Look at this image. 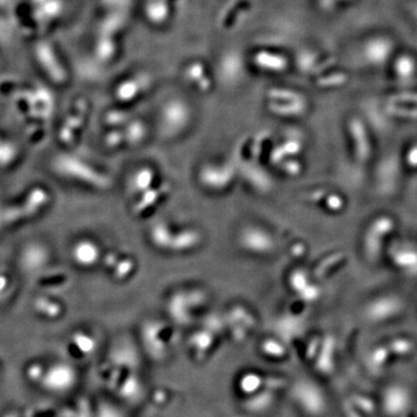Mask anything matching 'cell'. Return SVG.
<instances>
[{
    "mask_svg": "<svg viewBox=\"0 0 417 417\" xmlns=\"http://www.w3.org/2000/svg\"><path fill=\"white\" fill-rule=\"evenodd\" d=\"M391 100L393 102H400V103H407V101L409 103H414V102H417V94H409V96L402 94V96H393Z\"/></svg>",
    "mask_w": 417,
    "mask_h": 417,
    "instance_id": "cell-29",
    "label": "cell"
},
{
    "mask_svg": "<svg viewBox=\"0 0 417 417\" xmlns=\"http://www.w3.org/2000/svg\"><path fill=\"white\" fill-rule=\"evenodd\" d=\"M348 130L354 141L356 158L359 162H366L371 155V145L365 125L361 120L352 119L349 121Z\"/></svg>",
    "mask_w": 417,
    "mask_h": 417,
    "instance_id": "cell-7",
    "label": "cell"
},
{
    "mask_svg": "<svg viewBox=\"0 0 417 417\" xmlns=\"http://www.w3.org/2000/svg\"><path fill=\"white\" fill-rule=\"evenodd\" d=\"M115 276L119 278H124L128 276L129 274L132 273V270L135 269V263L131 259H123L119 261L116 264Z\"/></svg>",
    "mask_w": 417,
    "mask_h": 417,
    "instance_id": "cell-26",
    "label": "cell"
},
{
    "mask_svg": "<svg viewBox=\"0 0 417 417\" xmlns=\"http://www.w3.org/2000/svg\"><path fill=\"white\" fill-rule=\"evenodd\" d=\"M406 162L411 168H417V144L411 146L406 155Z\"/></svg>",
    "mask_w": 417,
    "mask_h": 417,
    "instance_id": "cell-28",
    "label": "cell"
},
{
    "mask_svg": "<svg viewBox=\"0 0 417 417\" xmlns=\"http://www.w3.org/2000/svg\"><path fill=\"white\" fill-rule=\"evenodd\" d=\"M141 92V85L135 80H127L120 84L116 89V96L122 101H129L136 98V96Z\"/></svg>",
    "mask_w": 417,
    "mask_h": 417,
    "instance_id": "cell-18",
    "label": "cell"
},
{
    "mask_svg": "<svg viewBox=\"0 0 417 417\" xmlns=\"http://www.w3.org/2000/svg\"><path fill=\"white\" fill-rule=\"evenodd\" d=\"M401 309V304L395 298H381L368 306V314L375 320H384L394 316Z\"/></svg>",
    "mask_w": 417,
    "mask_h": 417,
    "instance_id": "cell-11",
    "label": "cell"
},
{
    "mask_svg": "<svg viewBox=\"0 0 417 417\" xmlns=\"http://www.w3.org/2000/svg\"><path fill=\"white\" fill-rule=\"evenodd\" d=\"M0 375H1V368H0Z\"/></svg>",
    "mask_w": 417,
    "mask_h": 417,
    "instance_id": "cell-32",
    "label": "cell"
},
{
    "mask_svg": "<svg viewBox=\"0 0 417 417\" xmlns=\"http://www.w3.org/2000/svg\"><path fill=\"white\" fill-rule=\"evenodd\" d=\"M191 117V113L187 105L180 100H174L166 103L162 109V128L167 135H175L182 131V129L188 124Z\"/></svg>",
    "mask_w": 417,
    "mask_h": 417,
    "instance_id": "cell-4",
    "label": "cell"
},
{
    "mask_svg": "<svg viewBox=\"0 0 417 417\" xmlns=\"http://www.w3.org/2000/svg\"><path fill=\"white\" fill-rule=\"evenodd\" d=\"M200 180L202 184L212 189H224L233 180V166H205L200 171Z\"/></svg>",
    "mask_w": 417,
    "mask_h": 417,
    "instance_id": "cell-6",
    "label": "cell"
},
{
    "mask_svg": "<svg viewBox=\"0 0 417 417\" xmlns=\"http://www.w3.org/2000/svg\"><path fill=\"white\" fill-rule=\"evenodd\" d=\"M391 46L386 40H375L372 42H368L366 46V57L370 62L373 64H379V63L385 62L387 60L388 55L391 53Z\"/></svg>",
    "mask_w": 417,
    "mask_h": 417,
    "instance_id": "cell-13",
    "label": "cell"
},
{
    "mask_svg": "<svg viewBox=\"0 0 417 417\" xmlns=\"http://www.w3.org/2000/svg\"><path fill=\"white\" fill-rule=\"evenodd\" d=\"M167 189L168 187H166V186L155 188V189L150 188L148 191L143 193L141 200H139V203L136 204L134 211H135L137 214H143L146 209L151 207L152 205H155V202H159L161 196L167 191Z\"/></svg>",
    "mask_w": 417,
    "mask_h": 417,
    "instance_id": "cell-15",
    "label": "cell"
},
{
    "mask_svg": "<svg viewBox=\"0 0 417 417\" xmlns=\"http://www.w3.org/2000/svg\"><path fill=\"white\" fill-rule=\"evenodd\" d=\"M388 114L400 119L417 120V108H407L400 105H390L387 107Z\"/></svg>",
    "mask_w": 417,
    "mask_h": 417,
    "instance_id": "cell-23",
    "label": "cell"
},
{
    "mask_svg": "<svg viewBox=\"0 0 417 417\" xmlns=\"http://www.w3.org/2000/svg\"><path fill=\"white\" fill-rule=\"evenodd\" d=\"M130 131H127L125 134V139L130 143V144H139V141H143L146 134L145 127L141 122H132L130 127H129Z\"/></svg>",
    "mask_w": 417,
    "mask_h": 417,
    "instance_id": "cell-22",
    "label": "cell"
},
{
    "mask_svg": "<svg viewBox=\"0 0 417 417\" xmlns=\"http://www.w3.org/2000/svg\"><path fill=\"white\" fill-rule=\"evenodd\" d=\"M239 241L243 250L257 255L273 253L276 247L273 236L268 231L257 226H248L243 230Z\"/></svg>",
    "mask_w": 417,
    "mask_h": 417,
    "instance_id": "cell-3",
    "label": "cell"
},
{
    "mask_svg": "<svg viewBox=\"0 0 417 417\" xmlns=\"http://www.w3.org/2000/svg\"><path fill=\"white\" fill-rule=\"evenodd\" d=\"M71 345L76 347L82 355L91 354L94 350V340L89 338L86 333H73L71 336Z\"/></svg>",
    "mask_w": 417,
    "mask_h": 417,
    "instance_id": "cell-20",
    "label": "cell"
},
{
    "mask_svg": "<svg viewBox=\"0 0 417 417\" xmlns=\"http://www.w3.org/2000/svg\"><path fill=\"white\" fill-rule=\"evenodd\" d=\"M326 207L331 211H340L345 207V200L338 194H327Z\"/></svg>",
    "mask_w": 417,
    "mask_h": 417,
    "instance_id": "cell-27",
    "label": "cell"
},
{
    "mask_svg": "<svg viewBox=\"0 0 417 417\" xmlns=\"http://www.w3.org/2000/svg\"><path fill=\"white\" fill-rule=\"evenodd\" d=\"M202 241V236L196 230H184L178 233H174L172 241L171 252L175 253H184L188 250H194Z\"/></svg>",
    "mask_w": 417,
    "mask_h": 417,
    "instance_id": "cell-10",
    "label": "cell"
},
{
    "mask_svg": "<svg viewBox=\"0 0 417 417\" xmlns=\"http://www.w3.org/2000/svg\"><path fill=\"white\" fill-rule=\"evenodd\" d=\"M279 56V55H278ZM273 53H261L257 55V64L264 69L273 71H282L286 68V60Z\"/></svg>",
    "mask_w": 417,
    "mask_h": 417,
    "instance_id": "cell-19",
    "label": "cell"
},
{
    "mask_svg": "<svg viewBox=\"0 0 417 417\" xmlns=\"http://www.w3.org/2000/svg\"><path fill=\"white\" fill-rule=\"evenodd\" d=\"M392 262L409 276H417V248L407 243H395L390 250Z\"/></svg>",
    "mask_w": 417,
    "mask_h": 417,
    "instance_id": "cell-5",
    "label": "cell"
},
{
    "mask_svg": "<svg viewBox=\"0 0 417 417\" xmlns=\"http://www.w3.org/2000/svg\"><path fill=\"white\" fill-rule=\"evenodd\" d=\"M395 71H397V76L400 77V78H404V79L411 78V76H414V60H411L409 57H402L400 60H397Z\"/></svg>",
    "mask_w": 417,
    "mask_h": 417,
    "instance_id": "cell-21",
    "label": "cell"
},
{
    "mask_svg": "<svg viewBox=\"0 0 417 417\" xmlns=\"http://www.w3.org/2000/svg\"><path fill=\"white\" fill-rule=\"evenodd\" d=\"M122 136L123 135H122L121 132H112V134L107 137V141H108L110 146L114 148V146H117V145L121 144L122 141H123V139H121Z\"/></svg>",
    "mask_w": 417,
    "mask_h": 417,
    "instance_id": "cell-30",
    "label": "cell"
},
{
    "mask_svg": "<svg viewBox=\"0 0 417 417\" xmlns=\"http://www.w3.org/2000/svg\"><path fill=\"white\" fill-rule=\"evenodd\" d=\"M35 56L40 63L42 69L48 73V76L56 82H63L66 79V72H64L62 64L50 65V62H57L58 58L53 55V50L49 44H40L35 50Z\"/></svg>",
    "mask_w": 417,
    "mask_h": 417,
    "instance_id": "cell-9",
    "label": "cell"
},
{
    "mask_svg": "<svg viewBox=\"0 0 417 417\" xmlns=\"http://www.w3.org/2000/svg\"><path fill=\"white\" fill-rule=\"evenodd\" d=\"M72 259L82 268L96 266L101 259V250L92 240H80L72 247Z\"/></svg>",
    "mask_w": 417,
    "mask_h": 417,
    "instance_id": "cell-8",
    "label": "cell"
},
{
    "mask_svg": "<svg viewBox=\"0 0 417 417\" xmlns=\"http://www.w3.org/2000/svg\"><path fill=\"white\" fill-rule=\"evenodd\" d=\"M7 286H8V278L6 276H4V275H0V296L5 293Z\"/></svg>",
    "mask_w": 417,
    "mask_h": 417,
    "instance_id": "cell-31",
    "label": "cell"
},
{
    "mask_svg": "<svg viewBox=\"0 0 417 417\" xmlns=\"http://www.w3.org/2000/svg\"><path fill=\"white\" fill-rule=\"evenodd\" d=\"M44 370H46V368H43V365L40 364V363H33V364L28 365V368L26 370V376L28 378V380L32 381V383H39L40 384Z\"/></svg>",
    "mask_w": 417,
    "mask_h": 417,
    "instance_id": "cell-25",
    "label": "cell"
},
{
    "mask_svg": "<svg viewBox=\"0 0 417 417\" xmlns=\"http://www.w3.org/2000/svg\"><path fill=\"white\" fill-rule=\"evenodd\" d=\"M155 180V173L152 168L144 167L136 172L132 177L131 187L136 193H145L153 186Z\"/></svg>",
    "mask_w": 417,
    "mask_h": 417,
    "instance_id": "cell-14",
    "label": "cell"
},
{
    "mask_svg": "<svg viewBox=\"0 0 417 417\" xmlns=\"http://www.w3.org/2000/svg\"><path fill=\"white\" fill-rule=\"evenodd\" d=\"M77 380L76 370L70 364L56 363L46 368L40 385L50 393H65L75 386Z\"/></svg>",
    "mask_w": 417,
    "mask_h": 417,
    "instance_id": "cell-2",
    "label": "cell"
},
{
    "mask_svg": "<svg viewBox=\"0 0 417 417\" xmlns=\"http://www.w3.org/2000/svg\"><path fill=\"white\" fill-rule=\"evenodd\" d=\"M150 238L152 243L159 250H169L172 241L174 238V232L171 230V227L168 226L167 224L158 223L152 227Z\"/></svg>",
    "mask_w": 417,
    "mask_h": 417,
    "instance_id": "cell-12",
    "label": "cell"
},
{
    "mask_svg": "<svg viewBox=\"0 0 417 417\" xmlns=\"http://www.w3.org/2000/svg\"><path fill=\"white\" fill-rule=\"evenodd\" d=\"M34 309L39 314L48 319H57L63 312L62 306L58 302L46 298L37 299L34 302Z\"/></svg>",
    "mask_w": 417,
    "mask_h": 417,
    "instance_id": "cell-16",
    "label": "cell"
},
{
    "mask_svg": "<svg viewBox=\"0 0 417 417\" xmlns=\"http://www.w3.org/2000/svg\"><path fill=\"white\" fill-rule=\"evenodd\" d=\"M345 259V254H333V255H331V257H327V259H326L323 262L319 264L318 270H316V275H318V276H322V275L327 273V271H328L331 268L335 267L336 264H338V263H341Z\"/></svg>",
    "mask_w": 417,
    "mask_h": 417,
    "instance_id": "cell-24",
    "label": "cell"
},
{
    "mask_svg": "<svg viewBox=\"0 0 417 417\" xmlns=\"http://www.w3.org/2000/svg\"><path fill=\"white\" fill-rule=\"evenodd\" d=\"M55 166L57 167V171L62 174L69 175L68 178L73 180L76 179L84 184H93V187H98L100 189L108 186V179L98 173L89 165L78 160L76 157L75 158L69 155L60 157V159H57Z\"/></svg>",
    "mask_w": 417,
    "mask_h": 417,
    "instance_id": "cell-1",
    "label": "cell"
},
{
    "mask_svg": "<svg viewBox=\"0 0 417 417\" xmlns=\"http://www.w3.org/2000/svg\"><path fill=\"white\" fill-rule=\"evenodd\" d=\"M394 220L392 219L391 217H387V216H383V217L373 220L366 232H370V233L375 234L377 237L384 239L386 236L391 233L392 231L394 230Z\"/></svg>",
    "mask_w": 417,
    "mask_h": 417,
    "instance_id": "cell-17",
    "label": "cell"
}]
</instances>
